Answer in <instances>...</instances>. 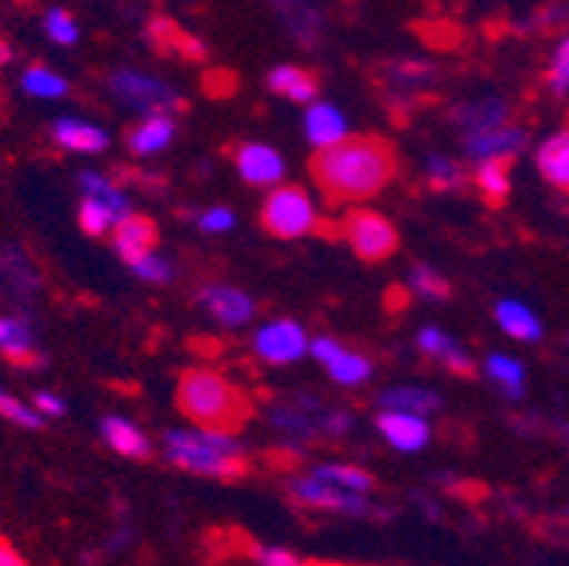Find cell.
Wrapping results in <instances>:
<instances>
[{"mask_svg":"<svg viewBox=\"0 0 569 566\" xmlns=\"http://www.w3.org/2000/svg\"><path fill=\"white\" fill-rule=\"evenodd\" d=\"M549 89L556 92V96H566L569 92V34L559 41V48H556V54H552V61H549Z\"/></svg>","mask_w":569,"mask_h":566,"instance_id":"obj_42","label":"cell"},{"mask_svg":"<svg viewBox=\"0 0 569 566\" xmlns=\"http://www.w3.org/2000/svg\"><path fill=\"white\" fill-rule=\"evenodd\" d=\"M326 370L339 387H360V384H367L373 377V360L367 357V352L339 346V352L326 364Z\"/></svg>","mask_w":569,"mask_h":566,"instance_id":"obj_32","label":"cell"},{"mask_svg":"<svg viewBox=\"0 0 569 566\" xmlns=\"http://www.w3.org/2000/svg\"><path fill=\"white\" fill-rule=\"evenodd\" d=\"M529 147V129L526 126H502L481 136H468L465 139V157L478 167V163H491V160H512Z\"/></svg>","mask_w":569,"mask_h":566,"instance_id":"obj_14","label":"cell"},{"mask_svg":"<svg viewBox=\"0 0 569 566\" xmlns=\"http://www.w3.org/2000/svg\"><path fill=\"white\" fill-rule=\"evenodd\" d=\"M109 92L116 102L139 112V119L177 116L183 109V96L170 82L142 72V68H116V72L109 76Z\"/></svg>","mask_w":569,"mask_h":566,"instance_id":"obj_4","label":"cell"},{"mask_svg":"<svg viewBox=\"0 0 569 566\" xmlns=\"http://www.w3.org/2000/svg\"><path fill=\"white\" fill-rule=\"evenodd\" d=\"M51 139L68 150V153H79V157H99L109 150V132L82 116H61L51 122Z\"/></svg>","mask_w":569,"mask_h":566,"instance_id":"obj_15","label":"cell"},{"mask_svg":"<svg viewBox=\"0 0 569 566\" xmlns=\"http://www.w3.org/2000/svg\"><path fill=\"white\" fill-rule=\"evenodd\" d=\"M427 183H431L435 190H461L468 183V170L455 157L431 153L427 157Z\"/></svg>","mask_w":569,"mask_h":566,"instance_id":"obj_36","label":"cell"},{"mask_svg":"<svg viewBox=\"0 0 569 566\" xmlns=\"http://www.w3.org/2000/svg\"><path fill=\"white\" fill-rule=\"evenodd\" d=\"M495 322L502 326L506 336L519 339V342H539L542 339V319L516 299H502L495 306Z\"/></svg>","mask_w":569,"mask_h":566,"instance_id":"obj_28","label":"cell"},{"mask_svg":"<svg viewBox=\"0 0 569 566\" xmlns=\"http://www.w3.org/2000/svg\"><path fill=\"white\" fill-rule=\"evenodd\" d=\"M173 139H177V119L173 116H147V119H139L129 136H126V147L132 157L139 160H150L163 150L173 147Z\"/></svg>","mask_w":569,"mask_h":566,"instance_id":"obj_19","label":"cell"},{"mask_svg":"<svg viewBox=\"0 0 569 566\" xmlns=\"http://www.w3.org/2000/svg\"><path fill=\"white\" fill-rule=\"evenodd\" d=\"M397 173V157L387 139L349 136L346 143L312 157L319 190L336 203H360L377 197Z\"/></svg>","mask_w":569,"mask_h":566,"instance_id":"obj_1","label":"cell"},{"mask_svg":"<svg viewBox=\"0 0 569 566\" xmlns=\"http://www.w3.org/2000/svg\"><path fill=\"white\" fill-rule=\"evenodd\" d=\"M512 160H491L475 167V183L488 203H506L512 193Z\"/></svg>","mask_w":569,"mask_h":566,"instance_id":"obj_34","label":"cell"},{"mask_svg":"<svg viewBox=\"0 0 569 566\" xmlns=\"http://www.w3.org/2000/svg\"><path fill=\"white\" fill-rule=\"evenodd\" d=\"M261 225L268 235H274L281 241L306 238L319 228V207L309 197V190H302L296 183H281L261 203Z\"/></svg>","mask_w":569,"mask_h":566,"instance_id":"obj_5","label":"cell"},{"mask_svg":"<svg viewBox=\"0 0 569 566\" xmlns=\"http://www.w3.org/2000/svg\"><path fill=\"white\" fill-rule=\"evenodd\" d=\"M536 167L556 190L569 193V126L542 139L536 150Z\"/></svg>","mask_w":569,"mask_h":566,"instance_id":"obj_26","label":"cell"},{"mask_svg":"<svg viewBox=\"0 0 569 566\" xmlns=\"http://www.w3.org/2000/svg\"><path fill=\"white\" fill-rule=\"evenodd\" d=\"M163 458L173 468L203 478H241L248 471V448L234 431L170 428L163 435Z\"/></svg>","mask_w":569,"mask_h":566,"instance_id":"obj_2","label":"cell"},{"mask_svg":"<svg viewBox=\"0 0 569 566\" xmlns=\"http://www.w3.org/2000/svg\"><path fill=\"white\" fill-rule=\"evenodd\" d=\"M0 566H28V559H24L11 543L0 539Z\"/></svg>","mask_w":569,"mask_h":566,"instance_id":"obj_46","label":"cell"},{"mask_svg":"<svg viewBox=\"0 0 569 566\" xmlns=\"http://www.w3.org/2000/svg\"><path fill=\"white\" fill-rule=\"evenodd\" d=\"M410 292L417 296V299H423V302H445L448 299V281L431 268V265H417L413 271H410Z\"/></svg>","mask_w":569,"mask_h":566,"instance_id":"obj_38","label":"cell"},{"mask_svg":"<svg viewBox=\"0 0 569 566\" xmlns=\"http://www.w3.org/2000/svg\"><path fill=\"white\" fill-rule=\"evenodd\" d=\"M197 302L213 322L228 329H244L258 312V302L244 289L228 286V281H207V286H200Z\"/></svg>","mask_w":569,"mask_h":566,"instance_id":"obj_11","label":"cell"},{"mask_svg":"<svg viewBox=\"0 0 569 566\" xmlns=\"http://www.w3.org/2000/svg\"><path fill=\"white\" fill-rule=\"evenodd\" d=\"M0 357L24 367V370H44L48 352L41 346V332L34 316L28 309L0 312Z\"/></svg>","mask_w":569,"mask_h":566,"instance_id":"obj_8","label":"cell"},{"mask_svg":"<svg viewBox=\"0 0 569 566\" xmlns=\"http://www.w3.org/2000/svg\"><path fill=\"white\" fill-rule=\"evenodd\" d=\"M309 475H316L319 481H329V485H336V488H346V491H352V495H367V499H370V491L377 488V478H373L367 468H360V465H336V461H326V465H316Z\"/></svg>","mask_w":569,"mask_h":566,"instance_id":"obj_30","label":"cell"},{"mask_svg":"<svg viewBox=\"0 0 569 566\" xmlns=\"http://www.w3.org/2000/svg\"><path fill=\"white\" fill-rule=\"evenodd\" d=\"M332 407H322L316 397L302 394V397H284L278 404L268 407V424L284 435L292 445H309L316 438H326V420H329Z\"/></svg>","mask_w":569,"mask_h":566,"instance_id":"obj_6","label":"cell"},{"mask_svg":"<svg viewBox=\"0 0 569 566\" xmlns=\"http://www.w3.org/2000/svg\"><path fill=\"white\" fill-rule=\"evenodd\" d=\"M349 428H352V414H349V410H329V420H326V438H342Z\"/></svg>","mask_w":569,"mask_h":566,"instance_id":"obj_45","label":"cell"},{"mask_svg":"<svg viewBox=\"0 0 569 566\" xmlns=\"http://www.w3.org/2000/svg\"><path fill=\"white\" fill-rule=\"evenodd\" d=\"M289 495L292 503L306 506V509H322V513H342V516H367L373 509V503L367 495H352L346 488H336L329 481H319L316 475H296L289 478Z\"/></svg>","mask_w":569,"mask_h":566,"instance_id":"obj_10","label":"cell"},{"mask_svg":"<svg viewBox=\"0 0 569 566\" xmlns=\"http://www.w3.org/2000/svg\"><path fill=\"white\" fill-rule=\"evenodd\" d=\"M451 119L455 126L468 136H481V132H491V129H502L512 122V109L506 99H471V102H461L451 109Z\"/></svg>","mask_w":569,"mask_h":566,"instance_id":"obj_18","label":"cell"},{"mask_svg":"<svg viewBox=\"0 0 569 566\" xmlns=\"http://www.w3.org/2000/svg\"><path fill=\"white\" fill-rule=\"evenodd\" d=\"M342 231H346L349 248H352L356 255H360L363 261H383V258H390V255L397 251V245H400L397 228H393L383 215H377V210H367V207L349 210Z\"/></svg>","mask_w":569,"mask_h":566,"instance_id":"obj_9","label":"cell"},{"mask_svg":"<svg viewBox=\"0 0 569 566\" xmlns=\"http://www.w3.org/2000/svg\"><path fill=\"white\" fill-rule=\"evenodd\" d=\"M116 218L109 215L106 207H99V203H92V200H79V228L89 235V238H102V235H112L116 231Z\"/></svg>","mask_w":569,"mask_h":566,"instance_id":"obj_40","label":"cell"},{"mask_svg":"<svg viewBox=\"0 0 569 566\" xmlns=\"http://www.w3.org/2000/svg\"><path fill=\"white\" fill-rule=\"evenodd\" d=\"M129 271L139 278V281H147V286H167V281H173V261L160 251L147 255V258H139L136 265H129Z\"/></svg>","mask_w":569,"mask_h":566,"instance_id":"obj_39","label":"cell"},{"mask_svg":"<svg viewBox=\"0 0 569 566\" xmlns=\"http://www.w3.org/2000/svg\"><path fill=\"white\" fill-rule=\"evenodd\" d=\"M377 400H380L383 410L417 414V417H423V414H431V410L441 407V397H438L435 390H427V387H390V390H383Z\"/></svg>","mask_w":569,"mask_h":566,"instance_id":"obj_29","label":"cell"},{"mask_svg":"<svg viewBox=\"0 0 569 566\" xmlns=\"http://www.w3.org/2000/svg\"><path fill=\"white\" fill-rule=\"evenodd\" d=\"M417 349L423 352V357L445 364L451 374H461V377L475 374V364H471L468 352L461 349V342L455 336H448L445 329H438V326H427V329L417 332Z\"/></svg>","mask_w":569,"mask_h":566,"instance_id":"obj_22","label":"cell"},{"mask_svg":"<svg viewBox=\"0 0 569 566\" xmlns=\"http://www.w3.org/2000/svg\"><path fill=\"white\" fill-rule=\"evenodd\" d=\"M21 92L31 96V99L54 102V99L68 96V79L61 72H54V68H48V64H28L21 72Z\"/></svg>","mask_w":569,"mask_h":566,"instance_id":"obj_33","label":"cell"},{"mask_svg":"<svg viewBox=\"0 0 569 566\" xmlns=\"http://www.w3.org/2000/svg\"><path fill=\"white\" fill-rule=\"evenodd\" d=\"M268 89L281 99L289 102H299V106H312L316 96H319V82L309 68H299V64H274L268 72Z\"/></svg>","mask_w":569,"mask_h":566,"instance_id":"obj_24","label":"cell"},{"mask_svg":"<svg viewBox=\"0 0 569 566\" xmlns=\"http://www.w3.org/2000/svg\"><path fill=\"white\" fill-rule=\"evenodd\" d=\"M274 14L284 24V31H289L302 48H316L322 41L326 21L312 4H274Z\"/></svg>","mask_w":569,"mask_h":566,"instance_id":"obj_27","label":"cell"},{"mask_svg":"<svg viewBox=\"0 0 569 566\" xmlns=\"http://www.w3.org/2000/svg\"><path fill=\"white\" fill-rule=\"evenodd\" d=\"M485 374H488L491 384L502 387V394L509 400H522V394H526V367L516 357H506V352H488Z\"/></svg>","mask_w":569,"mask_h":566,"instance_id":"obj_31","label":"cell"},{"mask_svg":"<svg viewBox=\"0 0 569 566\" xmlns=\"http://www.w3.org/2000/svg\"><path fill=\"white\" fill-rule=\"evenodd\" d=\"M306 139L316 147V153L332 150L349 139V122L332 102H312L306 109Z\"/></svg>","mask_w":569,"mask_h":566,"instance_id":"obj_21","label":"cell"},{"mask_svg":"<svg viewBox=\"0 0 569 566\" xmlns=\"http://www.w3.org/2000/svg\"><path fill=\"white\" fill-rule=\"evenodd\" d=\"M31 407L38 410L41 420H48V417H64V410H68L64 397L54 394V390H34V394H31Z\"/></svg>","mask_w":569,"mask_h":566,"instance_id":"obj_43","label":"cell"},{"mask_svg":"<svg viewBox=\"0 0 569 566\" xmlns=\"http://www.w3.org/2000/svg\"><path fill=\"white\" fill-rule=\"evenodd\" d=\"M0 289L8 292L14 306H28L41 292V271L31 261V255L18 245L0 248Z\"/></svg>","mask_w":569,"mask_h":566,"instance_id":"obj_12","label":"cell"},{"mask_svg":"<svg viewBox=\"0 0 569 566\" xmlns=\"http://www.w3.org/2000/svg\"><path fill=\"white\" fill-rule=\"evenodd\" d=\"M435 79H438L435 64H427L420 58H400V61H390L383 68V82L393 89V96H403V99H410V96H417L423 89H431Z\"/></svg>","mask_w":569,"mask_h":566,"instance_id":"obj_25","label":"cell"},{"mask_svg":"<svg viewBox=\"0 0 569 566\" xmlns=\"http://www.w3.org/2000/svg\"><path fill=\"white\" fill-rule=\"evenodd\" d=\"M41 28H44V38L58 48H76L82 41V24L64 8H48Z\"/></svg>","mask_w":569,"mask_h":566,"instance_id":"obj_35","label":"cell"},{"mask_svg":"<svg viewBox=\"0 0 569 566\" xmlns=\"http://www.w3.org/2000/svg\"><path fill=\"white\" fill-rule=\"evenodd\" d=\"M309 332L302 329V322L296 319H268L254 329L251 336V349L254 357L268 367H289L299 364L309 352Z\"/></svg>","mask_w":569,"mask_h":566,"instance_id":"obj_7","label":"cell"},{"mask_svg":"<svg viewBox=\"0 0 569 566\" xmlns=\"http://www.w3.org/2000/svg\"><path fill=\"white\" fill-rule=\"evenodd\" d=\"M79 190H82V197H86V200H92V203L106 207L116 221H126L129 215H136L129 193H126V190L109 177V173L82 170V173H79Z\"/></svg>","mask_w":569,"mask_h":566,"instance_id":"obj_23","label":"cell"},{"mask_svg":"<svg viewBox=\"0 0 569 566\" xmlns=\"http://www.w3.org/2000/svg\"><path fill=\"white\" fill-rule=\"evenodd\" d=\"M99 435H102V441H106L119 458L147 461V458L153 455V441H150V435L142 431L132 417L106 414V417L99 420Z\"/></svg>","mask_w":569,"mask_h":566,"instance_id":"obj_16","label":"cell"},{"mask_svg":"<svg viewBox=\"0 0 569 566\" xmlns=\"http://www.w3.org/2000/svg\"><path fill=\"white\" fill-rule=\"evenodd\" d=\"M0 417H8L11 424H18V428H28V431H38L41 428V417L38 410L31 407V400L18 397L14 390H8L4 384H0Z\"/></svg>","mask_w":569,"mask_h":566,"instance_id":"obj_37","label":"cell"},{"mask_svg":"<svg viewBox=\"0 0 569 566\" xmlns=\"http://www.w3.org/2000/svg\"><path fill=\"white\" fill-rule=\"evenodd\" d=\"M157 225L142 215H129L126 221L116 225L112 231V251L126 261V265H136L139 258H147L157 251Z\"/></svg>","mask_w":569,"mask_h":566,"instance_id":"obj_20","label":"cell"},{"mask_svg":"<svg viewBox=\"0 0 569 566\" xmlns=\"http://www.w3.org/2000/svg\"><path fill=\"white\" fill-rule=\"evenodd\" d=\"M177 407L193 428L231 431L248 417V397L218 370H187L177 384Z\"/></svg>","mask_w":569,"mask_h":566,"instance_id":"obj_3","label":"cell"},{"mask_svg":"<svg viewBox=\"0 0 569 566\" xmlns=\"http://www.w3.org/2000/svg\"><path fill=\"white\" fill-rule=\"evenodd\" d=\"M11 61H14V48L8 41H0V68L11 64Z\"/></svg>","mask_w":569,"mask_h":566,"instance_id":"obj_47","label":"cell"},{"mask_svg":"<svg viewBox=\"0 0 569 566\" xmlns=\"http://www.w3.org/2000/svg\"><path fill=\"white\" fill-rule=\"evenodd\" d=\"M377 431L387 438L390 448L403 451V455H417L431 441V424L417 414H397V410H383L377 417Z\"/></svg>","mask_w":569,"mask_h":566,"instance_id":"obj_17","label":"cell"},{"mask_svg":"<svg viewBox=\"0 0 569 566\" xmlns=\"http://www.w3.org/2000/svg\"><path fill=\"white\" fill-rule=\"evenodd\" d=\"M258 566H306L296 553L281 549V546H261L258 549Z\"/></svg>","mask_w":569,"mask_h":566,"instance_id":"obj_44","label":"cell"},{"mask_svg":"<svg viewBox=\"0 0 569 566\" xmlns=\"http://www.w3.org/2000/svg\"><path fill=\"white\" fill-rule=\"evenodd\" d=\"M234 210L224 207V203H213V207H203L200 215H197V231L210 235V238H218V235H228L234 231Z\"/></svg>","mask_w":569,"mask_h":566,"instance_id":"obj_41","label":"cell"},{"mask_svg":"<svg viewBox=\"0 0 569 566\" xmlns=\"http://www.w3.org/2000/svg\"><path fill=\"white\" fill-rule=\"evenodd\" d=\"M234 170L241 173V180L248 187H261V190H274L284 180V160L274 147L268 143H241L234 147Z\"/></svg>","mask_w":569,"mask_h":566,"instance_id":"obj_13","label":"cell"}]
</instances>
